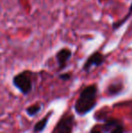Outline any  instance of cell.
Here are the masks:
<instances>
[{
  "label": "cell",
  "instance_id": "obj_6",
  "mask_svg": "<svg viewBox=\"0 0 132 133\" xmlns=\"http://www.w3.org/2000/svg\"><path fill=\"white\" fill-rule=\"evenodd\" d=\"M131 16H132V2H131L130 5H129V11H128L127 15H126L122 19L114 22V23L112 24V30L113 31H116V30H118L119 28L121 27L124 24H126V22H127L128 20L131 17Z\"/></svg>",
  "mask_w": 132,
  "mask_h": 133
},
{
  "label": "cell",
  "instance_id": "obj_8",
  "mask_svg": "<svg viewBox=\"0 0 132 133\" xmlns=\"http://www.w3.org/2000/svg\"><path fill=\"white\" fill-rule=\"evenodd\" d=\"M118 124H119V122H118V121H117V119H109V121H108L107 122L105 123L103 129H104V130L108 131V130H109L110 129H112V128H114L115 126H117Z\"/></svg>",
  "mask_w": 132,
  "mask_h": 133
},
{
  "label": "cell",
  "instance_id": "obj_1",
  "mask_svg": "<svg viewBox=\"0 0 132 133\" xmlns=\"http://www.w3.org/2000/svg\"><path fill=\"white\" fill-rule=\"evenodd\" d=\"M97 87L96 85H91L86 87L80 95L76 102L75 110L79 114H85L90 111L96 103Z\"/></svg>",
  "mask_w": 132,
  "mask_h": 133
},
{
  "label": "cell",
  "instance_id": "obj_7",
  "mask_svg": "<svg viewBox=\"0 0 132 133\" xmlns=\"http://www.w3.org/2000/svg\"><path fill=\"white\" fill-rule=\"evenodd\" d=\"M51 113V112H50ZM50 113L47 115V117L44 118V119H42V121H40L38 123H36L34 126V132H40L42 131L44 129V127H45L46 123H47V121H48V117L50 116Z\"/></svg>",
  "mask_w": 132,
  "mask_h": 133
},
{
  "label": "cell",
  "instance_id": "obj_10",
  "mask_svg": "<svg viewBox=\"0 0 132 133\" xmlns=\"http://www.w3.org/2000/svg\"><path fill=\"white\" fill-rule=\"evenodd\" d=\"M124 131V129L123 127L121 126L120 124H118L117 126H115L114 128L112 129L110 133H123Z\"/></svg>",
  "mask_w": 132,
  "mask_h": 133
},
{
  "label": "cell",
  "instance_id": "obj_11",
  "mask_svg": "<svg viewBox=\"0 0 132 133\" xmlns=\"http://www.w3.org/2000/svg\"><path fill=\"white\" fill-rule=\"evenodd\" d=\"M60 78H61V79H62V80H64V81H65V80H69V79H70V74H62V75H60Z\"/></svg>",
  "mask_w": 132,
  "mask_h": 133
},
{
  "label": "cell",
  "instance_id": "obj_9",
  "mask_svg": "<svg viewBox=\"0 0 132 133\" xmlns=\"http://www.w3.org/2000/svg\"><path fill=\"white\" fill-rule=\"evenodd\" d=\"M39 110H40V105L36 104V105L31 106L30 108L27 109V113H28L29 115L33 116V115H34L35 113H37Z\"/></svg>",
  "mask_w": 132,
  "mask_h": 133
},
{
  "label": "cell",
  "instance_id": "obj_5",
  "mask_svg": "<svg viewBox=\"0 0 132 133\" xmlns=\"http://www.w3.org/2000/svg\"><path fill=\"white\" fill-rule=\"evenodd\" d=\"M73 117L67 116L64 117L57 126V133H72Z\"/></svg>",
  "mask_w": 132,
  "mask_h": 133
},
{
  "label": "cell",
  "instance_id": "obj_2",
  "mask_svg": "<svg viewBox=\"0 0 132 133\" xmlns=\"http://www.w3.org/2000/svg\"><path fill=\"white\" fill-rule=\"evenodd\" d=\"M13 82L15 86L17 87L25 94L28 93L32 90V78H31V72L29 71H25L18 74L14 77Z\"/></svg>",
  "mask_w": 132,
  "mask_h": 133
},
{
  "label": "cell",
  "instance_id": "obj_3",
  "mask_svg": "<svg viewBox=\"0 0 132 133\" xmlns=\"http://www.w3.org/2000/svg\"><path fill=\"white\" fill-rule=\"evenodd\" d=\"M104 62H105V56L100 52H95L86 60L83 65V70L85 72H89L92 67H98L103 64Z\"/></svg>",
  "mask_w": 132,
  "mask_h": 133
},
{
  "label": "cell",
  "instance_id": "obj_4",
  "mask_svg": "<svg viewBox=\"0 0 132 133\" xmlns=\"http://www.w3.org/2000/svg\"><path fill=\"white\" fill-rule=\"evenodd\" d=\"M72 55V52L69 48H62L59 50L56 54V60L59 65V69L62 70L66 66L68 61L71 59Z\"/></svg>",
  "mask_w": 132,
  "mask_h": 133
},
{
  "label": "cell",
  "instance_id": "obj_12",
  "mask_svg": "<svg viewBox=\"0 0 132 133\" xmlns=\"http://www.w3.org/2000/svg\"><path fill=\"white\" fill-rule=\"evenodd\" d=\"M91 133H101V131L99 130V128H98V127H94V128L92 130Z\"/></svg>",
  "mask_w": 132,
  "mask_h": 133
},
{
  "label": "cell",
  "instance_id": "obj_13",
  "mask_svg": "<svg viewBox=\"0 0 132 133\" xmlns=\"http://www.w3.org/2000/svg\"><path fill=\"white\" fill-rule=\"evenodd\" d=\"M99 1V3H101V2H104V1H106V0H98Z\"/></svg>",
  "mask_w": 132,
  "mask_h": 133
}]
</instances>
